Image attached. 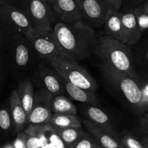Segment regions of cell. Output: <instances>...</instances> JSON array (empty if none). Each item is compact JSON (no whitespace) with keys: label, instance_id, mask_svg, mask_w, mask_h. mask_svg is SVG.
<instances>
[{"label":"cell","instance_id":"1","mask_svg":"<svg viewBox=\"0 0 148 148\" xmlns=\"http://www.w3.org/2000/svg\"><path fill=\"white\" fill-rule=\"evenodd\" d=\"M53 32L61 46L76 62L94 52L98 40L93 27L85 20L72 23L58 22L53 26Z\"/></svg>","mask_w":148,"mask_h":148},{"label":"cell","instance_id":"2","mask_svg":"<svg viewBox=\"0 0 148 148\" xmlns=\"http://www.w3.org/2000/svg\"><path fill=\"white\" fill-rule=\"evenodd\" d=\"M93 53L103 61V63L133 78L138 77L133 51L124 42L108 36H102L97 40Z\"/></svg>","mask_w":148,"mask_h":148},{"label":"cell","instance_id":"3","mask_svg":"<svg viewBox=\"0 0 148 148\" xmlns=\"http://www.w3.org/2000/svg\"><path fill=\"white\" fill-rule=\"evenodd\" d=\"M100 70L106 82L124 95L134 111L142 115L147 111L148 104L137 78L125 75L105 63L100 65Z\"/></svg>","mask_w":148,"mask_h":148},{"label":"cell","instance_id":"4","mask_svg":"<svg viewBox=\"0 0 148 148\" xmlns=\"http://www.w3.org/2000/svg\"><path fill=\"white\" fill-rule=\"evenodd\" d=\"M0 27L1 45L14 34L23 35L28 40L35 36L26 13L15 6L0 5Z\"/></svg>","mask_w":148,"mask_h":148},{"label":"cell","instance_id":"5","mask_svg":"<svg viewBox=\"0 0 148 148\" xmlns=\"http://www.w3.org/2000/svg\"><path fill=\"white\" fill-rule=\"evenodd\" d=\"M18 7L28 17L35 36L52 30V25L59 20L53 6L40 0H20Z\"/></svg>","mask_w":148,"mask_h":148},{"label":"cell","instance_id":"6","mask_svg":"<svg viewBox=\"0 0 148 148\" xmlns=\"http://www.w3.org/2000/svg\"><path fill=\"white\" fill-rule=\"evenodd\" d=\"M55 71L65 80L76 86L95 92L98 86L93 78L77 62L63 58L47 59Z\"/></svg>","mask_w":148,"mask_h":148},{"label":"cell","instance_id":"7","mask_svg":"<svg viewBox=\"0 0 148 148\" xmlns=\"http://www.w3.org/2000/svg\"><path fill=\"white\" fill-rule=\"evenodd\" d=\"M28 41L42 59L63 58L68 60L75 61L61 46L55 36L53 29L47 33L34 36Z\"/></svg>","mask_w":148,"mask_h":148},{"label":"cell","instance_id":"8","mask_svg":"<svg viewBox=\"0 0 148 148\" xmlns=\"http://www.w3.org/2000/svg\"><path fill=\"white\" fill-rule=\"evenodd\" d=\"M53 98V95L44 88L35 92L33 108L28 116V123L43 124L50 122L53 115L51 110Z\"/></svg>","mask_w":148,"mask_h":148},{"label":"cell","instance_id":"9","mask_svg":"<svg viewBox=\"0 0 148 148\" xmlns=\"http://www.w3.org/2000/svg\"><path fill=\"white\" fill-rule=\"evenodd\" d=\"M82 13L84 20L93 28L104 25L106 16L110 7L102 0H77Z\"/></svg>","mask_w":148,"mask_h":148},{"label":"cell","instance_id":"10","mask_svg":"<svg viewBox=\"0 0 148 148\" xmlns=\"http://www.w3.org/2000/svg\"><path fill=\"white\" fill-rule=\"evenodd\" d=\"M53 7L59 22L72 23L85 19L77 0H53Z\"/></svg>","mask_w":148,"mask_h":148},{"label":"cell","instance_id":"11","mask_svg":"<svg viewBox=\"0 0 148 148\" xmlns=\"http://www.w3.org/2000/svg\"><path fill=\"white\" fill-rule=\"evenodd\" d=\"M121 12L123 42L128 46L135 45L140 41L142 33L139 28L134 9H125Z\"/></svg>","mask_w":148,"mask_h":148},{"label":"cell","instance_id":"12","mask_svg":"<svg viewBox=\"0 0 148 148\" xmlns=\"http://www.w3.org/2000/svg\"><path fill=\"white\" fill-rule=\"evenodd\" d=\"M83 124L88 131L93 135L104 148H121L123 144L119 141L117 135L107 129L95 124L91 121L84 120Z\"/></svg>","mask_w":148,"mask_h":148},{"label":"cell","instance_id":"13","mask_svg":"<svg viewBox=\"0 0 148 148\" xmlns=\"http://www.w3.org/2000/svg\"><path fill=\"white\" fill-rule=\"evenodd\" d=\"M10 109L12 117L15 132H20L28 123L27 113L25 110L17 90L12 92L10 98Z\"/></svg>","mask_w":148,"mask_h":148},{"label":"cell","instance_id":"14","mask_svg":"<svg viewBox=\"0 0 148 148\" xmlns=\"http://www.w3.org/2000/svg\"><path fill=\"white\" fill-rule=\"evenodd\" d=\"M103 26L107 36L123 42L122 19L119 10L110 7L106 16Z\"/></svg>","mask_w":148,"mask_h":148},{"label":"cell","instance_id":"15","mask_svg":"<svg viewBox=\"0 0 148 148\" xmlns=\"http://www.w3.org/2000/svg\"><path fill=\"white\" fill-rule=\"evenodd\" d=\"M40 78L43 88L49 91L53 96L61 95L65 92L63 79L55 70L43 67L40 71Z\"/></svg>","mask_w":148,"mask_h":148},{"label":"cell","instance_id":"16","mask_svg":"<svg viewBox=\"0 0 148 148\" xmlns=\"http://www.w3.org/2000/svg\"><path fill=\"white\" fill-rule=\"evenodd\" d=\"M63 82L65 92L69 95L72 99L78 102L90 104V105L96 106L101 105L99 100L97 98L94 92L76 86L64 79Z\"/></svg>","mask_w":148,"mask_h":148},{"label":"cell","instance_id":"17","mask_svg":"<svg viewBox=\"0 0 148 148\" xmlns=\"http://www.w3.org/2000/svg\"><path fill=\"white\" fill-rule=\"evenodd\" d=\"M14 42L11 46L12 56L14 64L19 68H24L30 62V53L28 46L20 34L12 35Z\"/></svg>","mask_w":148,"mask_h":148},{"label":"cell","instance_id":"18","mask_svg":"<svg viewBox=\"0 0 148 148\" xmlns=\"http://www.w3.org/2000/svg\"><path fill=\"white\" fill-rule=\"evenodd\" d=\"M84 113L88 121L101 126L117 135L112 124V121L110 119L108 114L104 112L99 107L90 104H87L84 108Z\"/></svg>","mask_w":148,"mask_h":148},{"label":"cell","instance_id":"19","mask_svg":"<svg viewBox=\"0 0 148 148\" xmlns=\"http://www.w3.org/2000/svg\"><path fill=\"white\" fill-rule=\"evenodd\" d=\"M17 93L21 100L25 110L27 113V118L30 115L33 108V101H34L35 92L33 90L31 82L28 79L23 80L19 83L17 88Z\"/></svg>","mask_w":148,"mask_h":148},{"label":"cell","instance_id":"20","mask_svg":"<svg viewBox=\"0 0 148 148\" xmlns=\"http://www.w3.org/2000/svg\"><path fill=\"white\" fill-rule=\"evenodd\" d=\"M53 128L55 132L63 140L67 148L72 147L85 134V132L81 127L61 128L53 126Z\"/></svg>","mask_w":148,"mask_h":148},{"label":"cell","instance_id":"21","mask_svg":"<svg viewBox=\"0 0 148 148\" xmlns=\"http://www.w3.org/2000/svg\"><path fill=\"white\" fill-rule=\"evenodd\" d=\"M51 110L53 114H77V108L75 104L63 95L53 96L51 101Z\"/></svg>","mask_w":148,"mask_h":148},{"label":"cell","instance_id":"22","mask_svg":"<svg viewBox=\"0 0 148 148\" xmlns=\"http://www.w3.org/2000/svg\"><path fill=\"white\" fill-rule=\"evenodd\" d=\"M50 123L52 126L61 128L66 127H81V120L77 115L72 114H53Z\"/></svg>","mask_w":148,"mask_h":148},{"label":"cell","instance_id":"23","mask_svg":"<svg viewBox=\"0 0 148 148\" xmlns=\"http://www.w3.org/2000/svg\"><path fill=\"white\" fill-rule=\"evenodd\" d=\"M71 148H104L99 142L88 132Z\"/></svg>","mask_w":148,"mask_h":148},{"label":"cell","instance_id":"24","mask_svg":"<svg viewBox=\"0 0 148 148\" xmlns=\"http://www.w3.org/2000/svg\"><path fill=\"white\" fill-rule=\"evenodd\" d=\"M53 130V126L50 124H31L24 131L25 134L28 135L36 136L40 138L43 134L47 131Z\"/></svg>","mask_w":148,"mask_h":148},{"label":"cell","instance_id":"25","mask_svg":"<svg viewBox=\"0 0 148 148\" xmlns=\"http://www.w3.org/2000/svg\"><path fill=\"white\" fill-rule=\"evenodd\" d=\"M14 125L11 111L9 108H4L0 111V127L4 131H8Z\"/></svg>","mask_w":148,"mask_h":148},{"label":"cell","instance_id":"26","mask_svg":"<svg viewBox=\"0 0 148 148\" xmlns=\"http://www.w3.org/2000/svg\"><path fill=\"white\" fill-rule=\"evenodd\" d=\"M139 28L142 33L148 29V14L137 7L134 9Z\"/></svg>","mask_w":148,"mask_h":148},{"label":"cell","instance_id":"27","mask_svg":"<svg viewBox=\"0 0 148 148\" xmlns=\"http://www.w3.org/2000/svg\"><path fill=\"white\" fill-rule=\"evenodd\" d=\"M121 142L123 145L130 148H145L143 142L139 141L135 137L129 134L124 136Z\"/></svg>","mask_w":148,"mask_h":148},{"label":"cell","instance_id":"28","mask_svg":"<svg viewBox=\"0 0 148 148\" xmlns=\"http://www.w3.org/2000/svg\"><path fill=\"white\" fill-rule=\"evenodd\" d=\"M47 137L53 148H67L63 140L55 132L53 128V130L49 131V135H47Z\"/></svg>","mask_w":148,"mask_h":148},{"label":"cell","instance_id":"29","mask_svg":"<svg viewBox=\"0 0 148 148\" xmlns=\"http://www.w3.org/2000/svg\"><path fill=\"white\" fill-rule=\"evenodd\" d=\"M26 147L27 148H41V141L38 137L26 134Z\"/></svg>","mask_w":148,"mask_h":148},{"label":"cell","instance_id":"30","mask_svg":"<svg viewBox=\"0 0 148 148\" xmlns=\"http://www.w3.org/2000/svg\"><path fill=\"white\" fill-rule=\"evenodd\" d=\"M12 145L14 146L15 148H27V147H26L25 133H20Z\"/></svg>","mask_w":148,"mask_h":148},{"label":"cell","instance_id":"31","mask_svg":"<svg viewBox=\"0 0 148 148\" xmlns=\"http://www.w3.org/2000/svg\"><path fill=\"white\" fill-rule=\"evenodd\" d=\"M140 119V127L141 130L146 134H148V110L142 114Z\"/></svg>","mask_w":148,"mask_h":148},{"label":"cell","instance_id":"32","mask_svg":"<svg viewBox=\"0 0 148 148\" xmlns=\"http://www.w3.org/2000/svg\"><path fill=\"white\" fill-rule=\"evenodd\" d=\"M102 1H103L109 7L116 9L117 10H120L123 2V0H102Z\"/></svg>","mask_w":148,"mask_h":148},{"label":"cell","instance_id":"33","mask_svg":"<svg viewBox=\"0 0 148 148\" xmlns=\"http://www.w3.org/2000/svg\"><path fill=\"white\" fill-rule=\"evenodd\" d=\"M20 0H0V5H11L15 6L16 4H20Z\"/></svg>","mask_w":148,"mask_h":148},{"label":"cell","instance_id":"34","mask_svg":"<svg viewBox=\"0 0 148 148\" xmlns=\"http://www.w3.org/2000/svg\"><path fill=\"white\" fill-rule=\"evenodd\" d=\"M143 56V62H144L145 65V66L148 69V44L147 46H146L145 49Z\"/></svg>","mask_w":148,"mask_h":148},{"label":"cell","instance_id":"35","mask_svg":"<svg viewBox=\"0 0 148 148\" xmlns=\"http://www.w3.org/2000/svg\"><path fill=\"white\" fill-rule=\"evenodd\" d=\"M138 7L140 9H141L143 11L145 12L146 13L148 14V1H144L142 4H140V5L138 6Z\"/></svg>","mask_w":148,"mask_h":148},{"label":"cell","instance_id":"36","mask_svg":"<svg viewBox=\"0 0 148 148\" xmlns=\"http://www.w3.org/2000/svg\"><path fill=\"white\" fill-rule=\"evenodd\" d=\"M142 142H143V144H144L145 148H148V135L145 136V137L143 138Z\"/></svg>","mask_w":148,"mask_h":148},{"label":"cell","instance_id":"37","mask_svg":"<svg viewBox=\"0 0 148 148\" xmlns=\"http://www.w3.org/2000/svg\"><path fill=\"white\" fill-rule=\"evenodd\" d=\"M127 1H130L132 4H140L143 2H144V0H127Z\"/></svg>","mask_w":148,"mask_h":148},{"label":"cell","instance_id":"38","mask_svg":"<svg viewBox=\"0 0 148 148\" xmlns=\"http://www.w3.org/2000/svg\"><path fill=\"white\" fill-rule=\"evenodd\" d=\"M40 1H44V2L48 3V4H51V5L53 6V0H40Z\"/></svg>","mask_w":148,"mask_h":148},{"label":"cell","instance_id":"39","mask_svg":"<svg viewBox=\"0 0 148 148\" xmlns=\"http://www.w3.org/2000/svg\"><path fill=\"white\" fill-rule=\"evenodd\" d=\"M2 148H15L14 146L13 145H10V144H7V145H4L3 146Z\"/></svg>","mask_w":148,"mask_h":148},{"label":"cell","instance_id":"40","mask_svg":"<svg viewBox=\"0 0 148 148\" xmlns=\"http://www.w3.org/2000/svg\"><path fill=\"white\" fill-rule=\"evenodd\" d=\"M121 148H130V147H127V146H125V145H123L122 147H121Z\"/></svg>","mask_w":148,"mask_h":148}]
</instances>
